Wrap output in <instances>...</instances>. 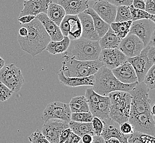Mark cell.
<instances>
[{"mask_svg": "<svg viewBox=\"0 0 155 143\" xmlns=\"http://www.w3.org/2000/svg\"><path fill=\"white\" fill-rule=\"evenodd\" d=\"M72 113L90 111L88 102L85 96H77L72 98L69 104Z\"/></svg>", "mask_w": 155, "mask_h": 143, "instance_id": "29", "label": "cell"}, {"mask_svg": "<svg viewBox=\"0 0 155 143\" xmlns=\"http://www.w3.org/2000/svg\"><path fill=\"white\" fill-rule=\"evenodd\" d=\"M149 90L143 81L137 83L129 91L131 95V113L151 112V100L149 97Z\"/></svg>", "mask_w": 155, "mask_h": 143, "instance_id": "6", "label": "cell"}, {"mask_svg": "<svg viewBox=\"0 0 155 143\" xmlns=\"http://www.w3.org/2000/svg\"><path fill=\"white\" fill-rule=\"evenodd\" d=\"M94 77L93 90L103 96H108L110 92L115 91L129 92L138 83L137 81L131 84L123 83L115 77L111 69L104 66L98 69Z\"/></svg>", "mask_w": 155, "mask_h": 143, "instance_id": "2", "label": "cell"}, {"mask_svg": "<svg viewBox=\"0 0 155 143\" xmlns=\"http://www.w3.org/2000/svg\"><path fill=\"white\" fill-rule=\"evenodd\" d=\"M36 18V16L33 15H23L18 18V21L21 25L28 24L33 21L34 19Z\"/></svg>", "mask_w": 155, "mask_h": 143, "instance_id": "45", "label": "cell"}, {"mask_svg": "<svg viewBox=\"0 0 155 143\" xmlns=\"http://www.w3.org/2000/svg\"><path fill=\"white\" fill-rule=\"evenodd\" d=\"M131 15V20L133 21H137L139 19H150L155 22V16L153 15L150 14L143 9H137L131 5L129 6Z\"/></svg>", "mask_w": 155, "mask_h": 143, "instance_id": "33", "label": "cell"}, {"mask_svg": "<svg viewBox=\"0 0 155 143\" xmlns=\"http://www.w3.org/2000/svg\"><path fill=\"white\" fill-rule=\"evenodd\" d=\"M107 1L109 2H110L111 4L117 7L121 6V5L130 6L132 5V2H133V0H107Z\"/></svg>", "mask_w": 155, "mask_h": 143, "instance_id": "43", "label": "cell"}, {"mask_svg": "<svg viewBox=\"0 0 155 143\" xmlns=\"http://www.w3.org/2000/svg\"><path fill=\"white\" fill-rule=\"evenodd\" d=\"M127 58L118 48H104L99 54L98 60L103 66L112 70L126 62Z\"/></svg>", "mask_w": 155, "mask_h": 143, "instance_id": "14", "label": "cell"}, {"mask_svg": "<svg viewBox=\"0 0 155 143\" xmlns=\"http://www.w3.org/2000/svg\"><path fill=\"white\" fill-rule=\"evenodd\" d=\"M70 42L68 36H64L62 40L60 41H51L48 44L46 49L52 55L63 54L68 48Z\"/></svg>", "mask_w": 155, "mask_h": 143, "instance_id": "28", "label": "cell"}, {"mask_svg": "<svg viewBox=\"0 0 155 143\" xmlns=\"http://www.w3.org/2000/svg\"><path fill=\"white\" fill-rule=\"evenodd\" d=\"M132 22L133 21L130 20L122 22H113L110 25L117 37L121 40L128 34Z\"/></svg>", "mask_w": 155, "mask_h": 143, "instance_id": "31", "label": "cell"}, {"mask_svg": "<svg viewBox=\"0 0 155 143\" xmlns=\"http://www.w3.org/2000/svg\"><path fill=\"white\" fill-rule=\"evenodd\" d=\"M81 138L73 132H71L68 139L66 140L65 143H78L81 142Z\"/></svg>", "mask_w": 155, "mask_h": 143, "instance_id": "46", "label": "cell"}, {"mask_svg": "<svg viewBox=\"0 0 155 143\" xmlns=\"http://www.w3.org/2000/svg\"><path fill=\"white\" fill-rule=\"evenodd\" d=\"M93 128L95 135H101L102 132L104 130L106 122L104 120L98 118V117H94L92 121Z\"/></svg>", "mask_w": 155, "mask_h": 143, "instance_id": "38", "label": "cell"}, {"mask_svg": "<svg viewBox=\"0 0 155 143\" xmlns=\"http://www.w3.org/2000/svg\"><path fill=\"white\" fill-rule=\"evenodd\" d=\"M89 106H93L96 104L98 102L101 101L102 98H104L103 96L99 95L93 90V88H87L86 90L85 95Z\"/></svg>", "mask_w": 155, "mask_h": 143, "instance_id": "37", "label": "cell"}, {"mask_svg": "<svg viewBox=\"0 0 155 143\" xmlns=\"http://www.w3.org/2000/svg\"><path fill=\"white\" fill-rule=\"evenodd\" d=\"M93 143H105L104 138L101 135H94L93 136Z\"/></svg>", "mask_w": 155, "mask_h": 143, "instance_id": "49", "label": "cell"}, {"mask_svg": "<svg viewBox=\"0 0 155 143\" xmlns=\"http://www.w3.org/2000/svg\"><path fill=\"white\" fill-rule=\"evenodd\" d=\"M87 1H94V0H87Z\"/></svg>", "mask_w": 155, "mask_h": 143, "instance_id": "54", "label": "cell"}, {"mask_svg": "<svg viewBox=\"0 0 155 143\" xmlns=\"http://www.w3.org/2000/svg\"><path fill=\"white\" fill-rule=\"evenodd\" d=\"M71 111L69 104L60 101H54L47 105L42 115L44 121L48 119H58L69 122L71 121Z\"/></svg>", "mask_w": 155, "mask_h": 143, "instance_id": "9", "label": "cell"}, {"mask_svg": "<svg viewBox=\"0 0 155 143\" xmlns=\"http://www.w3.org/2000/svg\"><path fill=\"white\" fill-rule=\"evenodd\" d=\"M71 132H72V131L69 127L64 129L60 134L59 143H65L66 140L68 139Z\"/></svg>", "mask_w": 155, "mask_h": 143, "instance_id": "44", "label": "cell"}, {"mask_svg": "<svg viewBox=\"0 0 155 143\" xmlns=\"http://www.w3.org/2000/svg\"><path fill=\"white\" fill-rule=\"evenodd\" d=\"M127 61L131 64L137 77V82L143 81L146 73L155 63L150 60L147 55V48L145 46L140 54L133 57H127Z\"/></svg>", "mask_w": 155, "mask_h": 143, "instance_id": "13", "label": "cell"}, {"mask_svg": "<svg viewBox=\"0 0 155 143\" xmlns=\"http://www.w3.org/2000/svg\"><path fill=\"white\" fill-rule=\"evenodd\" d=\"M13 91L0 81V101H6L12 96Z\"/></svg>", "mask_w": 155, "mask_h": 143, "instance_id": "40", "label": "cell"}, {"mask_svg": "<svg viewBox=\"0 0 155 143\" xmlns=\"http://www.w3.org/2000/svg\"><path fill=\"white\" fill-rule=\"evenodd\" d=\"M154 32L155 22L150 19H143L133 21L129 33L137 36L146 46L149 43Z\"/></svg>", "mask_w": 155, "mask_h": 143, "instance_id": "10", "label": "cell"}, {"mask_svg": "<svg viewBox=\"0 0 155 143\" xmlns=\"http://www.w3.org/2000/svg\"><path fill=\"white\" fill-rule=\"evenodd\" d=\"M53 0H28L23 2V9L21 11L19 18L23 15L36 16L41 13H47L48 6Z\"/></svg>", "mask_w": 155, "mask_h": 143, "instance_id": "17", "label": "cell"}, {"mask_svg": "<svg viewBox=\"0 0 155 143\" xmlns=\"http://www.w3.org/2000/svg\"><path fill=\"white\" fill-rule=\"evenodd\" d=\"M46 15L51 21L58 26L66 15V12L62 6L52 2L48 5Z\"/></svg>", "mask_w": 155, "mask_h": 143, "instance_id": "26", "label": "cell"}, {"mask_svg": "<svg viewBox=\"0 0 155 143\" xmlns=\"http://www.w3.org/2000/svg\"><path fill=\"white\" fill-rule=\"evenodd\" d=\"M112 72L115 77L123 83L131 84L137 81L134 69L128 61L112 69Z\"/></svg>", "mask_w": 155, "mask_h": 143, "instance_id": "18", "label": "cell"}, {"mask_svg": "<svg viewBox=\"0 0 155 143\" xmlns=\"http://www.w3.org/2000/svg\"><path fill=\"white\" fill-rule=\"evenodd\" d=\"M120 131L125 135L130 134L134 131L133 127L130 123L127 121L120 125Z\"/></svg>", "mask_w": 155, "mask_h": 143, "instance_id": "41", "label": "cell"}, {"mask_svg": "<svg viewBox=\"0 0 155 143\" xmlns=\"http://www.w3.org/2000/svg\"><path fill=\"white\" fill-rule=\"evenodd\" d=\"M120 40L117 37L112 29L110 27L104 35L98 40V43L102 49L118 48Z\"/></svg>", "mask_w": 155, "mask_h": 143, "instance_id": "25", "label": "cell"}, {"mask_svg": "<svg viewBox=\"0 0 155 143\" xmlns=\"http://www.w3.org/2000/svg\"><path fill=\"white\" fill-rule=\"evenodd\" d=\"M93 116L90 111L87 112H75L71 113V120L78 122H91Z\"/></svg>", "mask_w": 155, "mask_h": 143, "instance_id": "35", "label": "cell"}, {"mask_svg": "<svg viewBox=\"0 0 155 143\" xmlns=\"http://www.w3.org/2000/svg\"><path fill=\"white\" fill-rule=\"evenodd\" d=\"M102 48L98 41L80 38L71 40L68 48L62 54L64 59L73 58L79 61L97 60Z\"/></svg>", "mask_w": 155, "mask_h": 143, "instance_id": "3", "label": "cell"}, {"mask_svg": "<svg viewBox=\"0 0 155 143\" xmlns=\"http://www.w3.org/2000/svg\"><path fill=\"white\" fill-rule=\"evenodd\" d=\"M29 141L32 143H49L45 136L42 133L41 131L38 129L28 137Z\"/></svg>", "mask_w": 155, "mask_h": 143, "instance_id": "39", "label": "cell"}, {"mask_svg": "<svg viewBox=\"0 0 155 143\" xmlns=\"http://www.w3.org/2000/svg\"><path fill=\"white\" fill-rule=\"evenodd\" d=\"M155 138L148 134L139 131H134L129 134L127 137V143H155Z\"/></svg>", "mask_w": 155, "mask_h": 143, "instance_id": "32", "label": "cell"}, {"mask_svg": "<svg viewBox=\"0 0 155 143\" xmlns=\"http://www.w3.org/2000/svg\"><path fill=\"white\" fill-rule=\"evenodd\" d=\"M84 12L91 15L93 18L94 25L98 37L100 38L102 37L107 32L110 27V25L104 22L92 8L88 7Z\"/></svg>", "mask_w": 155, "mask_h": 143, "instance_id": "24", "label": "cell"}, {"mask_svg": "<svg viewBox=\"0 0 155 143\" xmlns=\"http://www.w3.org/2000/svg\"><path fill=\"white\" fill-rule=\"evenodd\" d=\"M143 82L149 89L155 88V65L149 69L143 78Z\"/></svg>", "mask_w": 155, "mask_h": 143, "instance_id": "36", "label": "cell"}, {"mask_svg": "<svg viewBox=\"0 0 155 143\" xmlns=\"http://www.w3.org/2000/svg\"><path fill=\"white\" fill-rule=\"evenodd\" d=\"M0 81L13 92H18L24 84V79L21 69L12 63L0 70Z\"/></svg>", "mask_w": 155, "mask_h": 143, "instance_id": "7", "label": "cell"}, {"mask_svg": "<svg viewBox=\"0 0 155 143\" xmlns=\"http://www.w3.org/2000/svg\"><path fill=\"white\" fill-rule=\"evenodd\" d=\"M69 127V122L58 119H48L45 121L41 132L49 143H59L61 132Z\"/></svg>", "mask_w": 155, "mask_h": 143, "instance_id": "12", "label": "cell"}, {"mask_svg": "<svg viewBox=\"0 0 155 143\" xmlns=\"http://www.w3.org/2000/svg\"><path fill=\"white\" fill-rule=\"evenodd\" d=\"M92 8L108 24L114 22L117 6L111 4L107 0H96Z\"/></svg>", "mask_w": 155, "mask_h": 143, "instance_id": "16", "label": "cell"}, {"mask_svg": "<svg viewBox=\"0 0 155 143\" xmlns=\"http://www.w3.org/2000/svg\"><path fill=\"white\" fill-rule=\"evenodd\" d=\"M128 122L133 125L134 131L155 137V120L151 112L131 113L129 116Z\"/></svg>", "mask_w": 155, "mask_h": 143, "instance_id": "8", "label": "cell"}, {"mask_svg": "<svg viewBox=\"0 0 155 143\" xmlns=\"http://www.w3.org/2000/svg\"><path fill=\"white\" fill-rule=\"evenodd\" d=\"M105 143H120L119 140L116 138H110L108 140L105 141Z\"/></svg>", "mask_w": 155, "mask_h": 143, "instance_id": "51", "label": "cell"}, {"mask_svg": "<svg viewBox=\"0 0 155 143\" xmlns=\"http://www.w3.org/2000/svg\"><path fill=\"white\" fill-rule=\"evenodd\" d=\"M110 100V118L119 125L128 121L131 106V95L124 91H115L108 94Z\"/></svg>", "mask_w": 155, "mask_h": 143, "instance_id": "4", "label": "cell"}, {"mask_svg": "<svg viewBox=\"0 0 155 143\" xmlns=\"http://www.w3.org/2000/svg\"><path fill=\"white\" fill-rule=\"evenodd\" d=\"M23 25L26 27L28 33L24 37L18 36L19 44L23 51L35 56L45 50L51 38L38 18Z\"/></svg>", "mask_w": 155, "mask_h": 143, "instance_id": "1", "label": "cell"}, {"mask_svg": "<svg viewBox=\"0 0 155 143\" xmlns=\"http://www.w3.org/2000/svg\"><path fill=\"white\" fill-rule=\"evenodd\" d=\"M110 100L108 96H104L101 101L96 104L89 106L90 111L94 117L102 120L110 119Z\"/></svg>", "mask_w": 155, "mask_h": 143, "instance_id": "23", "label": "cell"}, {"mask_svg": "<svg viewBox=\"0 0 155 143\" xmlns=\"http://www.w3.org/2000/svg\"><path fill=\"white\" fill-rule=\"evenodd\" d=\"M59 27L63 36H68L70 40L81 38L82 28L78 15H66L61 21Z\"/></svg>", "mask_w": 155, "mask_h": 143, "instance_id": "11", "label": "cell"}, {"mask_svg": "<svg viewBox=\"0 0 155 143\" xmlns=\"http://www.w3.org/2000/svg\"><path fill=\"white\" fill-rule=\"evenodd\" d=\"M145 0H133L132 5L137 9L145 10Z\"/></svg>", "mask_w": 155, "mask_h": 143, "instance_id": "47", "label": "cell"}, {"mask_svg": "<svg viewBox=\"0 0 155 143\" xmlns=\"http://www.w3.org/2000/svg\"><path fill=\"white\" fill-rule=\"evenodd\" d=\"M103 64L97 60L93 61H79L73 58L65 59L62 62L60 70L66 76L75 77H85L95 74Z\"/></svg>", "mask_w": 155, "mask_h": 143, "instance_id": "5", "label": "cell"}, {"mask_svg": "<svg viewBox=\"0 0 155 143\" xmlns=\"http://www.w3.org/2000/svg\"><path fill=\"white\" fill-rule=\"evenodd\" d=\"M155 105L154 104L152 107L151 108V113H152V115L154 116H155Z\"/></svg>", "mask_w": 155, "mask_h": 143, "instance_id": "53", "label": "cell"}, {"mask_svg": "<svg viewBox=\"0 0 155 143\" xmlns=\"http://www.w3.org/2000/svg\"><path fill=\"white\" fill-rule=\"evenodd\" d=\"M5 65V61L3 58L0 56V70L2 69L3 66Z\"/></svg>", "mask_w": 155, "mask_h": 143, "instance_id": "52", "label": "cell"}, {"mask_svg": "<svg viewBox=\"0 0 155 143\" xmlns=\"http://www.w3.org/2000/svg\"><path fill=\"white\" fill-rule=\"evenodd\" d=\"M101 135L104 140H108L110 138H116L120 141V143H127V137L128 135H125L113 125H104V130Z\"/></svg>", "mask_w": 155, "mask_h": 143, "instance_id": "30", "label": "cell"}, {"mask_svg": "<svg viewBox=\"0 0 155 143\" xmlns=\"http://www.w3.org/2000/svg\"><path fill=\"white\" fill-rule=\"evenodd\" d=\"M69 127L72 132L81 138L85 134H89L92 136L95 135L92 122H78L71 120L69 122Z\"/></svg>", "mask_w": 155, "mask_h": 143, "instance_id": "27", "label": "cell"}, {"mask_svg": "<svg viewBox=\"0 0 155 143\" xmlns=\"http://www.w3.org/2000/svg\"><path fill=\"white\" fill-rule=\"evenodd\" d=\"M36 18L41 23L45 30L51 38V41H60L62 40L63 35L60 27L48 17L46 13H41L36 15Z\"/></svg>", "mask_w": 155, "mask_h": 143, "instance_id": "21", "label": "cell"}, {"mask_svg": "<svg viewBox=\"0 0 155 143\" xmlns=\"http://www.w3.org/2000/svg\"><path fill=\"white\" fill-rule=\"evenodd\" d=\"M27 33H28V30H27L26 27H24L23 25H22V27L19 30V33H18V35L21 37H24L27 35Z\"/></svg>", "mask_w": 155, "mask_h": 143, "instance_id": "50", "label": "cell"}, {"mask_svg": "<svg viewBox=\"0 0 155 143\" xmlns=\"http://www.w3.org/2000/svg\"><path fill=\"white\" fill-rule=\"evenodd\" d=\"M93 141V136L89 134H85L81 137V142L84 143H91Z\"/></svg>", "mask_w": 155, "mask_h": 143, "instance_id": "48", "label": "cell"}, {"mask_svg": "<svg viewBox=\"0 0 155 143\" xmlns=\"http://www.w3.org/2000/svg\"><path fill=\"white\" fill-rule=\"evenodd\" d=\"M145 11L150 14L155 15V0H145Z\"/></svg>", "mask_w": 155, "mask_h": 143, "instance_id": "42", "label": "cell"}, {"mask_svg": "<svg viewBox=\"0 0 155 143\" xmlns=\"http://www.w3.org/2000/svg\"><path fill=\"white\" fill-rule=\"evenodd\" d=\"M58 79L61 83L68 87H77L84 85L93 86L95 81L94 75L85 77H70L65 75L61 70H60L58 73Z\"/></svg>", "mask_w": 155, "mask_h": 143, "instance_id": "20", "label": "cell"}, {"mask_svg": "<svg viewBox=\"0 0 155 143\" xmlns=\"http://www.w3.org/2000/svg\"><path fill=\"white\" fill-rule=\"evenodd\" d=\"M78 15L81 21L82 28L81 38L93 41H98L100 38L96 31L91 15L84 12H81Z\"/></svg>", "mask_w": 155, "mask_h": 143, "instance_id": "19", "label": "cell"}, {"mask_svg": "<svg viewBox=\"0 0 155 143\" xmlns=\"http://www.w3.org/2000/svg\"><path fill=\"white\" fill-rule=\"evenodd\" d=\"M58 4L64 8L66 15H78L89 7L87 0H58Z\"/></svg>", "mask_w": 155, "mask_h": 143, "instance_id": "22", "label": "cell"}, {"mask_svg": "<svg viewBox=\"0 0 155 143\" xmlns=\"http://www.w3.org/2000/svg\"><path fill=\"white\" fill-rule=\"evenodd\" d=\"M130 20H131V15L129 6L125 5L117 6L114 22H122Z\"/></svg>", "mask_w": 155, "mask_h": 143, "instance_id": "34", "label": "cell"}, {"mask_svg": "<svg viewBox=\"0 0 155 143\" xmlns=\"http://www.w3.org/2000/svg\"><path fill=\"white\" fill-rule=\"evenodd\" d=\"M144 47L143 42L137 36L129 33L120 40L118 48L127 57H133L139 55Z\"/></svg>", "mask_w": 155, "mask_h": 143, "instance_id": "15", "label": "cell"}, {"mask_svg": "<svg viewBox=\"0 0 155 143\" xmlns=\"http://www.w3.org/2000/svg\"></svg>", "mask_w": 155, "mask_h": 143, "instance_id": "55", "label": "cell"}]
</instances>
